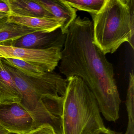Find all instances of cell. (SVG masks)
Listing matches in <instances>:
<instances>
[{"label": "cell", "instance_id": "6da1fadb", "mask_svg": "<svg viewBox=\"0 0 134 134\" xmlns=\"http://www.w3.org/2000/svg\"><path fill=\"white\" fill-rule=\"evenodd\" d=\"M93 29L88 18L77 17L66 35L59 69L66 80L80 78L94 95L105 119L115 122L121 101L113 66L94 43Z\"/></svg>", "mask_w": 134, "mask_h": 134}, {"label": "cell", "instance_id": "7a4b0ae2", "mask_svg": "<svg viewBox=\"0 0 134 134\" xmlns=\"http://www.w3.org/2000/svg\"><path fill=\"white\" fill-rule=\"evenodd\" d=\"M94 43L105 55L113 54L125 42L134 49V0H106L91 14Z\"/></svg>", "mask_w": 134, "mask_h": 134}, {"label": "cell", "instance_id": "3957f363", "mask_svg": "<svg viewBox=\"0 0 134 134\" xmlns=\"http://www.w3.org/2000/svg\"><path fill=\"white\" fill-rule=\"evenodd\" d=\"M62 115L63 134H95L105 128L96 99L80 77L67 79Z\"/></svg>", "mask_w": 134, "mask_h": 134}, {"label": "cell", "instance_id": "277c9868", "mask_svg": "<svg viewBox=\"0 0 134 134\" xmlns=\"http://www.w3.org/2000/svg\"><path fill=\"white\" fill-rule=\"evenodd\" d=\"M62 50L59 48L32 49L0 44V58L21 59L41 68L44 72H52L60 62Z\"/></svg>", "mask_w": 134, "mask_h": 134}, {"label": "cell", "instance_id": "5b68a950", "mask_svg": "<svg viewBox=\"0 0 134 134\" xmlns=\"http://www.w3.org/2000/svg\"><path fill=\"white\" fill-rule=\"evenodd\" d=\"M64 96L52 94L41 96L33 111V129L43 124L52 127L56 134H63L62 115Z\"/></svg>", "mask_w": 134, "mask_h": 134}, {"label": "cell", "instance_id": "8992f818", "mask_svg": "<svg viewBox=\"0 0 134 134\" xmlns=\"http://www.w3.org/2000/svg\"><path fill=\"white\" fill-rule=\"evenodd\" d=\"M0 126L11 134H28L33 130V119L20 103L0 104Z\"/></svg>", "mask_w": 134, "mask_h": 134}, {"label": "cell", "instance_id": "52a82bcc", "mask_svg": "<svg viewBox=\"0 0 134 134\" xmlns=\"http://www.w3.org/2000/svg\"><path fill=\"white\" fill-rule=\"evenodd\" d=\"M66 34L60 29L50 33L36 32L23 37L10 45L16 47L32 49H44L59 48L63 49Z\"/></svg>", "mask_w": 134, "mask_h": 134}, {"label": "cell", "instance_id": "ba28073f", "mask_svg": "<svg viewBox=\"0 0 134 134\" xmlns=\"http://www.w3.org/2000/svg\"><path fill=\"white\" fill-rule=\"evenodd\" d=\"M60 22L62 33L66 34L69 27L77 17V10L66 0H34Z\"/></svg>", "mask_w": 134, "mask_h": 134}, {"label": "cell", "instance_id": "9c48e42d", "mask_svg": "<svg viewBox=\"0 0 134 134\" xmlns=\"http://www.w3.org/2000/svg\"><path fill=\"white\" fill-rule=\"evenodd\" d=\"M4 64L21 96L22 99L20 104L28 111L30 113L32 112L35 109L40 98L26 79L24 73L9 65Z\"/></svg>", "mask_w": 134, "mask_h": 134}, {"label": "cell", "instance_id": "30bf717a", "mask_svg": "<svg viewBox=\"0 0 134 134\" xmlns=\"http://www.w3.org/2000/svg\"><path fill=\"white\" fill-rule=\"evenodd\" d=\"M10 15L27 18H54L34 0H4Z\"/></svg>", "mask_w": 134, "mask_h": 134}, {"label": "cell", "instance_id": "8fae6325", "mask_svg": "<svg viewBox=\"0 0 134 134\" xmlns=\"http://www.w3.org/2000/svg\"><path fill=\"white\" fill-rule=\"evenodd\" d=\"M22 99L11 75L0 58V104L21 103Z\"/></svg>", "mask_w": 134, "mask_h": 134}, {"label": "cell", "instance_id": "7c38bea8", "mask_svg": "<svg viewBox=\"0 0 134 134\" xmlns=\"http://www.w3.org/2000/svg\"><path fill=\"white\" fill-rule=\"evenodd\" d=\"M8 21L45 33L52 32L61 26L60 22L55 18H27L10 15L8 17Z\"/></svg>", "mask_w": 134, "mask_h": 134}, {"label": "cell", "instance_id": "4fadbf2b", "mask_svg": "<svg viewBox=\"0 0 134 134\" xmlns=\"http://www.w3.org/2000/svg\"><path fill=\"white\" fill-rule=\"evenodd\" d=\"M37 32L25 26L9 22L8 17L0 19V44L10 45L23 37Z\"/></svg>", "mask_w": 134, "mask_h": 134}, {"label": "cell", "instance_id": "5bb4252c", "mask_svg": "<svg viewBox=\"0 0 134 134\" xmlns=\"http://www.w3.org/2000/svg\"><path fill=\"white\" fill-rule=\"evenodd\" d=\"M71 7L77 10L96 14L102 9L106 0H66Z\"/></svg>", "mask_w": 134, "mask_h": 134}, {"label": "cell", "instance_id": "9a60e30c", "mask_svg": "<svg viewBox=\"0 0 134 134\" xmlns=\"http://www.w3.org/2000/svg\"><path fill=\"white\" fill-rule=\"evenodd\" d=\"M1 59L5 64L17 69L27 75L41 74L44 72L41 68L23 60L11 58Z\"/></svg>", "mask_w": 134, "mask_h": 134}, {"label": "cell", "instance_id": "2e32d148", "mask_svg": "<svg viewBox=\"0 0 134 134\" xmlns=\"http://www.w3.org/2000/svg\"><path fill=\"white\" fill-rule=\"evenodd\" d=\"M126 105L128 120L134 122V75L133 70L129 73Z\"/></svg>", "mask_w": 134, "mask_h": 134}, {"label": "cell", "instance_id": "e0dca14e", "mask_svg": "<svg viewBox=\"0 0 134 134\" xmlns=\"http://www.w3.org/2000/svg\"><path fill=\"white\" fill-rule=\"evenodd\" d=\"M28 134H56L54 129L48 124H43L32 130Z\"/></svg>", "mask_w": 134, "mask_h": 134}, {"label": "cell", "instance_id": "ac0fdd59", "mask_svg": "<svg viewBox=\"0 0 134 134\" xmlns=\"http://www.w3.org/2000/svg\"><path fill=\"white\" fill-rule=\"evenodd\" d=\"M0 12L10 14L9 7L4 0H0Z\"/></svg>", "mask_w": 134, "mask_h": 134}, {"label": "cell", "instance_id": "d6986e66", "mask_svg": "<svg viewBox=\"0 0 134 134\" xmlns=\"http://www.w3.org/2000/svg\"><path fill=\"white\" fill-rule=\"evenodd\" d=\"M95 134H121V133L114 131L109 129L105 128L101 129L98 131Z\"/></svg>", "mask_w": 134, "mask_h": 134}, {"label": "cell", "instance_id": "ffe728a7", "mask_svg": "<svg viewBox=\"0 0 134 134\" xmlns=\"http://www.w3.org/2000/svg\"><path fill=\"white\" fill-rule=\"evenodd\" d=\"M125 134H134V122L128 121L127 130Z\"/></svg>", "mask_w": 134, "mask_h": 134}, {"label": "cell", "instance_id": "44dd1931", "mask_svg": "<svg viewBox=\"0 0 134 134\" xmlns=\"http://www.w3.org/2000/svg\"><path fill=\"white\" fill-rule=\"evenodd\" d=\"M10 133L8 131L4 129L3 128L0 126V134H10Z\"/></svg>", "mask_w": 134, "mask_h": 134}, {"label": "cell", "instance_id": "7402d4cb", "mask_svg": "<svg viewBox=\"0 0 134 134\" xmlns=\"http://www.w3.org/2000/svg\"><path fill=\"white\" fill-rule=\"evenodd\" d=\"M10 15L9 14L0 12V19L8 17V16H10Z\"/></svg>", "mask_w": 134, "mask_h": 134}, {"label": "cell", "instance_id": "603a6c76", "mask_svg": "<svg viewBox=\"0 0 134 134\" xmlns=\"http://www.w3.org/2000/svg\"></svg>", "mask_w": 134, "mask_h": 134}]
</instances>
